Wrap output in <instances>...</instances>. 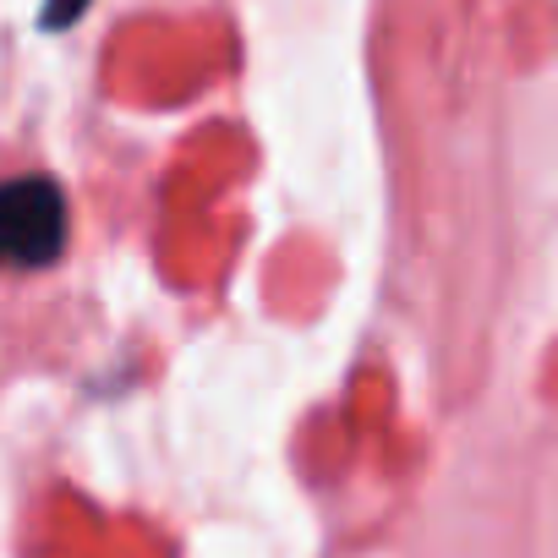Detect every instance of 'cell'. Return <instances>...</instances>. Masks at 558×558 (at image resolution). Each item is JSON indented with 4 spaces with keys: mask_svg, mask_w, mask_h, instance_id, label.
Here are the masks:
<instances>
[{
    "mask_svg": "<svg viewBox=\"0 0 558 558\" xmlns=\"http://www.w3.org/2000/svg\"><path fill=\"white\" fill-rule=\"evenodd\" d=\"M0 241L17 268H45L66 246V197L50 175H17L0 197Z\"/></svg>",
    "mask_w": 558,
    "mask_h": 558,
    "instance_id": "6da1fadb",
    "label": "cell"
},
{
    "mask_svg": "<svg viewBox=\"0 0 558 558\" xmlns=\"http://www.w3.org/2000/svg\"><path fill=\"white\" fill-rule=\"evenodd\" d=\"M77 12H83V0H50V12H45V23H50V28H66V23H72Z\"/></svg>",
    "mask_w": 558,
    "mask_h": 558,
    "instance_id": "7a4b0ae2",
    "label": "cell"
}]
</instances>
